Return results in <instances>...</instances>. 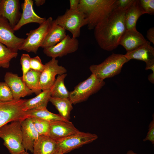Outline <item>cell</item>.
Here are the masks:
<instances>
[{"mask_svg": "<svg viewBox=\"0 0 154 154\" xmlns=\"http://www.w3.org/2000/svg\"><path fill=\"white\" fill-rule=\"evenodd\" d=\"M15 31L7 20L0 15V42L17 52L25 39L16 37Z\"/></svg>", "mask_w": 154, "mask_h": 154, "instance_id": "12", "label": "cell"}, {"mask_svg": "<svg viewBox=\"0 0 154 154\" xmlns=\"http://www.w3.org/2000/svg\"><path fill=\"white\" fill-rule=\"evenodd\" d=\"M51 17L46 19L43 23L37 28L31 30L26 34L27 37L25 40L19 50L36 54L51 26L53 21Z\"/></svg>", "mask_w": 154, "mask_h": 154, "instance_id": "8", "label": "cell"}, {"mask_svg": "<svg viewBox=\"0 0 154 154\" xmlns=\"http://www.w3.org/2000/svg\"><path fill=\"white\" fill-rule=\"evenodd\" d=\"M45 0H35V3L37 6H39L44 4L45 2Z\"/></svg>", "mask_w": 154, "mask_h": 154, "instance_id": "38", "label": "cell"}, {"mask_svg": "<svg viewBox=\"0 0 154 154\" xmlns=\"http://www.w3.org/2000/svg\"><path fill=\"white\" fill-rule=\"evenodd\" d=\"M49 101L55 106L61 117L66 120L69 121L73 107L72 104L69 98H56L51 96Z\"/></svg>", "mask_w": 154, "mask_h": 154, "instance_id": "24", "label": "cell"}, {"mask_svg": "<svg viewBox=\"0 0 154 154\" xmlns=\"http://www.w3.org/2000/svg\"><path fill=\"white\" fill-rule=\"evenodd\" d=\"M53 154H63L61 150L57 148L56 151Z\"/></svg>", "mask_w": 154, "mask_h": 154, "instance_id": "40", "label": "cell"}, {"mask_svg": "<svg viewBox=\"0 0 154 154\" xmlns=\"http://www.w3.org/2000/svg\"><path fill=\"white\" fill-rule=\"evenodd\" d=\"M98 138V136L96 134L79 131L56 142L57 148L60 149L64 154L92 143Z\"/></svg>", "mask_w": 154, "mask_h": 154, "instance_id": "9", "label": "cell"}, {"mask_svg": "<svg viewBox=\"0 0 154 154\" xmlns=\"http://www.w3.org/2000/svg\"><path fill=\"white\" fill-rule=\"evenodd\" d=\"M146 13L139 0H134L125 11V23L126 29L137 30L136 24L138 19L141 15Z\"/></svg>", "mask_w": 154, "mask_h": 154, "instance_id": "20", "label": "cell"}, {"mask_svg": "<svg viewBox=\"0 0 154 154\" xmlns=\"http://www.w3.org/2000/svg\"><path fill=\"white\" fill-rule=\"evenodd\" d=\"M23 145L26 151L33 153L34 145L40 135L35 129L32 119L28 117L21 121Z\"/></svg>", "mask_w": 154, "mask_h": 154, "instance_id": "18", "label": "cell"}, {"mask_svg": "<svg viewBox=\"0 0 154 154\" xmlns=\"http://www.w3.org/2000/svg\"><path fill=\"white\" fill-rule=\"evenodd\" d=\"M66 35V31L53 20L51 27L40 47L44 48L54 46L62 41Z\"/></svg>", "mask_w": 154, "mask_h": 154, "instance_id": "21", "label": "cell"}, {"mask_svg": "<svg viewBox=\"0 0 154 154\" xmlns=\"http://www.w3.org/2000/svg\"><path fill=\"white\" fill-rule=\"evenodd\" d=\"M129 60L135 59L145 62L146 66L145 69H151L154 72V48L147 41L144 44L137 49L127 52L124 55Z\"/></svg>", "mask_w": 154, "mask_h": 154, "instance_id": "13", "label": "cell"}, {"mask_svg": "<svg viewBox=\"0 0 154 154\" xmlns=\"http://www.w3.org/2000/svg\"><path fill=\"white\" fill-rule=\"evenodd\" d=\"M129 61L123 54L113 53L100 64L90 66L89 69L96 77L104 80L119 74L123 65Z\"/></svg>", "mask_w": 154, "mask_h": 154, "instance_id": "3", "label": "cell"}, {"mask_svg": "<svg viewBox=\"0 0 154 154\" xmlns=\"http://www.w3.org/2000/svg\"><path fill=\"white\" fill-rule=\"evenodd\" d=\"M153 119L148 126V131L145 137L143 140V141H150L152 144H154V116H152Z\"/></svg>", "mask_w": 154, "mask_h": 154, "instance_id": "34", "label": "cell"}, {"mask_svg": "<svg viewBox=\"0 0 154 154\" xmlns=\"http://www.w3.org/2000/svg\"><path fill=\"white\" fill-rule=\"evenodd\" d=\"M126 11L115 9L94 28V35L98 45L103 50L111 51L119 45V40L126 30Z\"/></svg>", "mask_w": 154, "mask_h": 154, "instance_id": "1", "label": "cell"}, {"mask_svg": "<svg viewBox=\"0 0 154 154\" xmlns=\"http://www.w3.org/2000/svg\"><path fill=\"white\" fill-rule=\"evenodd\" d=\"M30 55L27 54H23L20 59V63L22 66L23 80L24 79L27 73L31 69L30 59Z\"/></svg>", "mask_w": 154, "mask_h": 154, "instance_id": "31", "label": "cell"}, {"mask_svg": "<svg viewBox=\"0 0 154 154\" xmlns=\"http://www.w3.org/2000/svg\"><path fill=\"white\" fill-rule=\"evenodd\" d=\"M44 65L42 62L40 58L37 56L30 59V68L31 69L41 73L43 70Z\"/></svg>", "mask_w": 154, "mask_h": 154, "instance_id": "32", "label": "cell"}, {"mask_svg": "<svg viewBox=\"0 0 154 154\" xmlns=\"http://www.w3.org/2000/svg\"><path fill=\"white\" fill-rule=\"evenodd\" d=\"M27 99L13 100L7 102L0 101V128L9 123L22 121L28 118L24 109Z\"/></svg>", "mask_w": 154, "mask_h": 154, "instance_id": "6", "label": "cell"}, {"mask_svg": "<svg viewBox=\"0 0 154 154\" xmlns=\"http://www.w3.org/2000/svg\"><path fill=\"white\" fill-rule=\"evenodd\" d=\"M56 24L72 34V37L77 38L80 34L81 28L88 25L84 14L78 9H67L63 15L58 16L55 20Z\"/></svg>", "mask_w": 154, "mask_h": 154, "instance_id": "7", "label": "cell"}, {"mask_svg": "<svg viewBox=\"0 0 154 154\" xmlns=\"http://www.w3.org/2000/svg\"><path fill=\"white\" fill-rule=\"evenodd\" d=\"M31 118L35 127L39 135L49 136L50 122L37 118Z\"/></svg>", "mask_w": 154, "mask_h": 154, "instance_id": "29", "label": "cell"}, {"mask_svg": "<svg viewBox=\"0 0 154 154\" xmlns=\"http://www.w3.org/2000/svg\"><path fill=\"white\" fill-rule=\"evenodd\" d=\"M21 122H12L0 128V138L11 154H20L25 151L23 145Z\"/></svg>", "mask_w": 154, "mask_h": 154, "instance_id": "4", "label": "cell"}, {"mask_svg": "<svg viewBox=\"0 0 154 154\" xmlns=\"http://www.w3.org/2000/svg\"><path fill=\"white\" fill-rule=\"evenodd\" d=\"M20 154H30L27 151H25Z\"/></svg>", "mask_w": 154, "mask_h": 154, "instance_id": "42", "label": "cell"}, {"mask_svg": "<svg viewBox=\"0 0 154 154\" xmlns=\"http://www.w3.org/2000/svg\"><path fill=\"white\" fill-rule=\"evenodd\" d=\"M40 74V72L31 69L23 80L28 87L37 95L42 92L39 86Z\"/></svg>", "mask_w": 154, "mask_h": 154, "instance_id": "27", "label": "cell"}, {"mask_svg": "<svg viewBox=\"0 0 154 154\" xmlns=\"http://www.w3.org/2000/svg\"><path fill=\"white\" fill-rule=\"evenodd\" d=\"M17 52L14 51L0 42V67L7 68L10 62L18 55Z\"/></svg>", "mask_w": 154, "mask_h": 154, "instance_id": "28", "label": "cell"}, {"mask_svg": "<svg viewBox=\"0 0 154 154\" xmlns=\"http://www.w3.org/2000/svg\"><path fill=\"white\" fill-rule=\"evenodd\" d=\"M146 37L149 41L154 44V28L149 29L147 31Z\"/></svg>", "mask_w": 154, "mask_h": 154, "instance_id": "36", "label": "cell"}, {"mask_svg": "<svg viewBox=\"0 0 154 154\" xmlns=\"http://www.w3.org/2000/svg\"><path fill=\"white\" fill-rule=\"evenodd\" d=\"M4 80L11 91L14 100L20 99L33 93L23 80L22 77L19 76L17 74L7 72Z\"/></svg>", "mask_w": 154, "mask_h": 154, "instance_id": "14", "label": "cell"}, {"mask_svg": "<svg viewBox=\"0 0 154 154\" xmlns=\"http://www.w3.org/2000/svg\"><path fill=\"white\" fill-rule=\"evenodd\" d=\"M19 0H0V15L7 19L13 29L21 16Z\"/></svg>", "mask_w": 154, "mask_h": 154, "instance_id": "15", "label": "cell"}, {"mask_svg": "<svg viewBox=\"0 0 154 154\" xmlns=\"http://www.w3.org/2000/svg\"><path fill=\"white\" fill-rule=\"evenodd\" d=\"M116 0H80L78 9L85 15L89 30L94 29L116 9Z\"/></svg>", "mask_w": 154, "mask_h": 154, "instance_id": "2", "label": "cell"}, {"mask_svg": "<svg viewBox=\"0 0 154 154\" xmlns=\"http://www.w3.org/2000/svg\"><path fill=\"white\" fill-rule=\"evenodd\" d=\"M134 0H116V9L126 11L130 6Z\"/></svg>", "mask_w": 154, "mask_h": 154, "instance_id": "35", "label": "cell"}, {"mask_svg": "<svg viewBox=\"0 0 154 154\" xmlns=\"http://www.w3.org/2000/svg\"><path fill=\"white\" fill-rule=\"evenodd\" d=\"M28 117L37 118L50 122L55 121H66L60 115L48 111L47 108L33 109L26 111Z\"/></svg>", "mask_w": 154, "mask_h": 154, "instance_id": "26", "label": "cell"}, {"mask_svg": "<svg viewBox=\"0 0 154 154\" xmlns=\"http://www.w3.org/2000/svg\"><path fill=\"white\" fill-rule=\"evenodd\" d=\"M105 84L104 80L92 74L85 80L79 83L70 92L69 98L72 104L85 101L97 93Z\"/></svg>", "mask_w": 154, "mask_h": 154, "instance_id": "5", "label": "cell"}, {"mask_svg": "<svg viewBox=\"0 0 154 154\" xmlns=\"http://www.w3.org/2000/svg\"><path fill=\"white\" fill-rule=\"evenodd\" d=\"M50 124L49 136L56 141L79 131L70 121H53L50 122Z\"/></svg>", "mask_w": 154, "mask_h": 154, "instance_id": "16", "label": "cell"}, {"mask_svg": "<svg viewBox=\"0 0 154 154\" xmlns=\"http://www.w3.org/2000/svg\"><path fill=\"white\" fill-rule=\"evenodd\" d=\"M80 0H70V8L69 9L71 10L78 9Z\"/></svg>", "mask_w": 154, "mask_h": 154, "instance_id": "37", "label": "cell"}, {"mask_svg": "<svg viewBox=\"0 0 154 154\" xmlns=\"http://www.w3.org/2000/svg\"><path fill=\"white\" fill-rule=\"evenodd\" d=\"M51 96L50 89L43 90L34 98L27 99L24 104V110L26 111L33 109L46 108Z\"/></svg>", "mask_w": 154, "mask_h": 154, "instance_id": "23", "label": "cell"}, {"mask_svg": "<svg viewBox=\"0 0 154 154\" xmlns=\"http://www.w3.org/2000/svg\"><path fill=\"white\" fill-rule=\"evenodd\" d=\"M154 72L150 74L148 76L149 80L153 84L154 82Z\"/></svg>", "mask_w": 154, "mask_h": 154, "instance_id": "39", "label": "cell"}, {"mask_svg": "<svg viewBox=\"0 0 154 154\" xmlns=\"http://www.w3.org/2000/svg\"><path fill=\"white\" fill-rule=\"evenodd\" d=\"M44 65L40 78V87L42 90L50 88L56 80V75H62L67 72V70L64 67L58 64V61L56 58H52Z\"/></svg>", "mask_w": 154, "mask_h": 154, "instance_id": "10", "label": "cell"}, {"mask_svg": "<svg viewBox=\"0 0 154 154\" xmlns=\"http://www.w3.org/2000/svg\"><path fill=\"white\" fill-rule=\"evenodd\" d=\"M67 75L65 73L58 75L57 78L50 88L51 96L54 98H69L70 92L66 89L64 80Z\"/></svg>", "mask_w": 154, "mask_h": 154, "instance_id": "25", "label": "cell"}, {"mask_svg": "<svg viewBox=\"0 0 154 154\" xmlns=\"http://www.w3.org/2000/svg\"><path fill=\"white\" fill-rule=\"evenodd\" d=\"M147 41L143 35L137 30L126 29L119 40V45L123 46L127 52H128L144 44Z\"/></svg>", "mask_w": 154, "mask_h": 154, "instance_id": "19", "label": "cell"}, {"mask_svg": "<svg viewBox=\"0 0 154 154\" xmlns=\"http://www.w3.org/2000/svg\"><path fill=\"white\" fill-rule=\"evenodd\" d=\"M57 149L56 142L49 136L40 135L35 143L33 154H53Z\"/></svg>", "mask_w": 154, "mask_h": 154, "instance_id": "22", "label": "cell"}, {"mask_svg": "<svg viewBox=\"0 0 154 154\" xmlns=\"http://www.w3.org/2000/svg\"><path fill=\"white\" fill-rule=\"evenodd\" d=\"M126 154H138L137 153H136L135 152H134L132 150H129L128 151L127 153Z\"/></svg>", "mask_w": 154, "mask_h": 154, "instance_id": "41", "label": "cell"}, {"mask_svg": "<svg viewBox=\"0 0 154 154\" xmlns=\"http://www.w3.org/2000/svg\"><path fill=\"white\" fill-rule=\"evenodd\" d=\"M32 0H25L21 4L22 13L19 21L13 28L15 31L18 30L23 25L29 23H36L40 25L46 21V18L39 17L35 12Z\"/></svg>", "mask_w": 154, "mask_h": 154, "instance_id": "17", "label": "cell"}, {"mask_svg": "<svg viewBox=\"0 0 154 154\" xmlns=\"http://www.w3.org/2000/svg\"><path fill=\"white\" fill-rule=\"evenodd\" d=\"M139 1L141 7L146 13L154 15V0H139Z\"/></svg>", "mask_w": 154, "mask_h": 154, "instance_id": "33", "label": "cell"}, {"mask_svg": "<svg viewBox=\"0 0 154 154\" xmlns=\"http://www.w3.org/2000/svg\"><path fill=\"white\" fill-rule=\"evenodd\" d=\"M79 41L77 38L71 37L69 35L61 42L53 46L44 48L43 52L52 58L61 57L76 51L78 49Z\"/></svg>", "mask_w": 154, "mask_h": 154, "instance_id": "11", "label": "cell"}, {"mask_svg": "<svg viewBox=\"0 0 154 154\" xmlns=\"http://www.w3.org/2000/svg\"><path fill=\"white\" fill-rule=\"evenodd\" d=\"M14 100L11 91L5 82H0V101L7 102Z\"/></svg>", "mask_w": 154, "mask_h": 154, "instance_id": "30", "label": "cell"}]
</instances>
